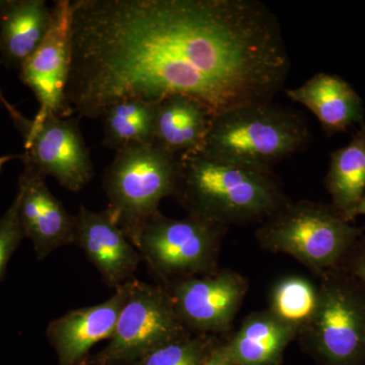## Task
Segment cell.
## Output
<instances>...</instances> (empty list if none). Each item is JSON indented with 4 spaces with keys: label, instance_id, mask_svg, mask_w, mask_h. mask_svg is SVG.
<instances>
[{
    "label": "cell",
    "instance_id": "5b68a950",
    "mask_svg": "<svg viewBox=\"0 0 365 365\" xmlns=\"http://www.w3.org/2000/svg\"><path fill=\"white\" fill-rule=\"evenodd\" d=\"M316 304L299 329L317 365H365V287L340 267L318 276Z\"/></svg>",
    "mask_w": 365,
    "mask_h": 365
},
{
    "label": "cell",
    "instance_id": "4fadbf2b",
    "mask_svg": "<svg viewBox=\"0 0 365 365\" xmlns=\"http://www.w3.org/2000/svg\"><path fill=\"white\" fill-rule=\"evenodd\" d=\"M74 220V244L85 252L106 284L117 289L134 278L143 257L107 211L95 212L81 205Z\"/></svg>",
    "mask_w": 365,
    "mask_h": 365
},
{
    "label": "cell",
    "instance_id": "ac0fdd59",
    "mask_svg": "<svg viewBox=\"0 0 365 365\" xmlns=\"http://www.w3.org/2000/svg\"><path fill=\"white\" fill-rule=\"evenodd\" d=\"M333 206L346 222L365 194V124L360 125L347 145L333 151L324 181Z\"/></svg>",
    "mask_w": 365,
    "mask_h": 365
},
{
    "label": "cell",
    "instance_id": "7402d4cb",
    "mask_svg": "<svg viewBox=\"0 0 365 365\" xmlns=\"http://www.w3.org/2000/svg\"><path fill=\"white\" fill-rule=\"evenodd\" d=\"M19 206L20 198L16 194L11 205L0 217V283L6 277L7 266L11 257L23 240L26 239L25 232L21 227Z\"/></svg>",
    "mask_w": 365,
    "mask_h": 365
},
{
    "label": "cell",
    "instance_id": "ba28073f",
    "mask_svg": "<svg viewBox=\"0 0 365 365\" xmlns=\"http://www.w3.org/2000/svg\"><path fill=\"white\" fill-rule=\"evenodd\" d=\"M2 105L23 136L24 168L54 178L71 192H79L90 184L95 172L78 117L51 115L37 122L24 116L7 101Z\"/></svg>",
    "mask_w": 365,
    "mask_h": 365
},
{
    "label": "cell",
    "instance_id": "52a82bcc",
    "mask_svg": "<svg viewBox=\"0 0 365 365\" xmlns=\"http://www.w3.org/2000/svg\"><path fill=\"white\" fill-rule=\"evenodd\" d=\"M187 334L167 288L133 278L112 337L85 364L129 365Z\"/></svg>",
    "mask_w": 365,
    "mask_h": 365
},
{
    "label": "cell",
    "instance_id": "5bb4252c",
    "mask_svg": "<svg viewBox=\"0 0 365 365\" xmlns=\"http://www.w3.org/2000/svg\"><path fill=\"white\" fill-rule=\"evenodd\" d=\"M292 102L309 110L328 136L364 124V106L357 91L345 79L319 72L306 83L285 91Z\"/></svg>",
    "mask_w": 365,
    "mask_h": 365
},
{
    "label": "cell",
    "instance_id": "7c38bea8",
    "mask_svg": "<svg viewBox=\"0 0 365 365\" xmlns=\"http://www.w3.org/2000/svg\"><path fill=\"white\" fill-rule=\"evenodd\" d=\"M46 178L24 168L16 194L20 198V218L26 239L33 244L38 260H44L55 250L76 242V220L56 198Z\"/></svg>",
    "mask_w": 365,
    "mask_h": 365
},
{
    "label": "cell",
    "instance_id": "8fae6325",
    "mask_svg": "<svg viewBox=\"0 0 365 365\" xmlns=\"http://www.w3.org/2000/svg\"><path fill=\"white\" fill-rule=\"evenodd\" d=\"M132 280L115 289L102 304L72 309L50 322L46 336L56 352L58 365L85 364L91 348L112 337Z\"/></svg>",
    "mask_w": 365,
    "mask_h": 365
},
{
    "label": "cell",
    "instance_id": "d4e9b609",
    "mask_svg": "<svg viewBox=\"0 0 365 365\" xmlns=\"http://www.w3.org/2000/svg\"><path fill=\"white\" fill-rule=\"evenodd\" d=\"M360 215H365V194L364 196L362 197L361 201H360L359 206H357V207L355 208V210L353 211L351 215L352 222L355 220V218L357 217V216Z\"/></svg>",
    "mask_w": 365,
    "mask_h": 365
},
{
    "label": "cell",
    "instance_id": "44dd1931",
    "mask_svg": "<svg viewBox=\"0 0 365 365\" xmlns=\"http://www.w3.org/2000/svg\"><path fill=\"white\" fill-rule=\"evenodd\" d=\"M222 338L187 334L129 365H204Z\"/></svg>",
    "mask_w": 365,
    "mask_h": 365
},
{
    "label": "cell",
    "instance_id": "3957f363",
    "mask_svg": "<svg viewBox=\"0 0 365 365\" xmlns=\"http://www.w3.org/2000/svg\"><path fill=\"white\" fill-rule=\"evenodd\" d=\"M364 232L346 222L331 204L299 200L266 218L255 237L262 249L292 257L318 277L339 266Z\"/></svg>",
    "mask_w": 365,
    "mask_h": 365
},
{
    "label": "cell",
    "instance_id": "7a4b0ae2",
    "mask_svg": "<svg viewBox=\"0 0 365 365\" xmlns=\"http://www.w3.org/2000/svg\"><path fill=\"white\" fill-rule=\"evenodd\" d=\"M311 130L299 113L267 103L245 106L212 118L199 153L220 162L272 170L306 150Z\"/></svg>",
    "mask_w": 365,
    "mask_h": 365
},
{
    "label": "cell",
    "instance_id": "6da1fadb",
    "mask_svg": "<svg viewBox=\"0 0 365 365\" xmlns=\"http://www.w3.org/2000/svg\"><path fill=\"white\" fill-rule=\"evenodd\" d=\"M174 197L187 215L225 227L264 222L290 201L273 170L220 162L202 153L180 157Z\"/></svg>",
    "mask_w": 365,
    "mask_h": 365
},
{
    "label": "cell",
    "instance_id": "cb8c5ba5",
    "mask_svg": "<svg viewBox=\"0 0 365 365\" xmlns=\"http://www.w3.org/2000/svg\"><path fill=\"white\" fill-rule=\"evenodd\" d=\"M222 341L223 339L220 340L204 365H240L230 359L223 351Z\"/></svg>",
    "mask_w": 365,
    "mask_h": 365
},
{
    "label": "cell",
    "instance_id": "603a6c76",
    "mask_svg": "<svg viewBox=\"0 0 365 365\" xmlns=\"http://www.w3.org/2000/svg\"><path fill=\"white\" fill-rule=\"evenodd\" d=\"M338 267L351 274L365 287V232L348 250Z\"/></svg>",
    "mask_w": 365,
    "mask_h": 365
},
{
    "label": "cell",
    "instance_id": "4316f807",
    "mask_svg": "<svg viewBox=\"0 0 365 365\" xmlns=\"http://www.w3.org/2000/svg\"><path fill=\"white\" fill-rule=\"evenodd\" d=\"M4 100H6V98L4 97V95H2L1 91H0V102H4Z\"/></svg>",
    "mask_w": 365,
    "mask_h": 365
},
{
    "label": "cell",
    "instance_id": "30bf717a",
    "mask_svg": "<svg viewBox=\"0 0 365 365\" xmlns=\"http://www.w3.org/2000/svg\"><path fill=\"white\" fill-rule=\"evenodd\" d=\"M71 0H58L52 7V21L44 40L21 66V83L33 91L39 110L34 121L46 117H71L66 102L71 67Z\"/></svg>",
    "mask_w": 365,
    "mask_h": 365
},
{
    "label": "cell",
    "instance_id": "9c48e42d",
    "mask_svg": "<svg viewBox=\"0 0 365 365\" xmlns=\"http://www.w3.org/2000/svg\"><path fill=\"white\" fill-rule=\"evenodd\" d=\"M189 333L222 337L232 328L249 290V281L232 269L217 268L204 275L163 285Z\"/></svg>",
    "mask_w": 365,
    "mask_h": 365
},
{
    "label": "cell",
    "instance_id": "ffe728a7",
    "mask_svg": "<svg viewBox=\"0 0 365 365\" xmlns=\"http://www.w3.org/2000/svg\"><path fill=\"white\" fill-rule=\"evenodd\" d=\"M317 294V284L304 276H287L274 285L268 309L299 331L313 313Z\"/></svg>",
    "mask_w": 365,
    "mask_h": 365
},
{
    "label": "cell",
    "instance_id": "277c9868",
    "mask_svg": "<svg viewBox=\"0 0 365 365\" xmlns=\"http://www.w3.org/2000/svg\"><path fill=\"white\" fill-rule=\"evenodd\" d=\"M179 168V157L148 143L117 150L106 169V211L134 246L145 223L160 211L163 199L174 197Z\"/></svg>",
    "mask_w": 365,
    "mask_h": 365
},
{
    "label": "cell",
    "instance_id": "9a60e30c",
    "mask_svg": "<svg viewBox=\"0 0 365 365\" xmlns=\"http://www.w3.org/2000/svg\"><path fill=\"white\" fill-rule=\"evenodd\" d=\"M299 335V328L262 309L248 314L237 332L223 339L222 348L240 365H280L287 346Z\"/></svg>",
    "mask_w": 365,
    "mask_h": 365
},
{
    "label": "cell",
    "instance_id": "d6986e66",
    "mask_svg": "<svg viewBox=\"0 0 365 365\" xmlns=\"http://www.w3.org/2000/svg\"><path fill=\"white\" fill-rule=\"evenodd\" d=\"M158 103L128 98L108 107L101 117L104 145L117 151L131 144L153 143Z\"/></svg>",
    "mask_w": 365,
    "mask_h": 365
},
{
    "label": "cell",
    "instance_id": "2e32d148",
    "mask_svg": "<svg viewBox=\"0 0 365 365\" xmlns=\"http://www.w3.org/2000/svg\"><path fill=\"white\" fill-rule=\"evenodd\" d=\"M52 9L44 0H0V62L19 69L49 31Z\"/></svg>",
    "mask_w": 365,
    "mask_h": 365
},
{
    "label": "cell",
    "instance_id": "484cf974",
    "mask_svg": "<svg viewBox=\"0 0 365 365\" xmlns=\"http://www.w3.org/2000/svg\"><path fill=\"white\" fill-rule=\"evenodd\" d=\"M14 158H21V155H2V157H0V172H1L2 168L6 163L14 160Z\"/></svg>",
    "mask_w": 365,
    "mask_h": 365
},
{
    "label": "cell",
    "instance_id": "8992f818",
    "mask_svg": "<svg viewBox=\"0 0 365 365\" xmlns=\"http://www.w3.org/2000/svg\"><path fill=\"white\" fill-rule=\"evenodd\" d=\"M227 230L225 225L196 216L173 220L158 211L144 225L136 248L165 285L220 268Z\"/></svg>",
    "mask_w": 365,
    "mask_h": 365
},
{
    "label": "cell",
    "instance_id": "e0dca14e",
    "mask_svg": "<svg viewBox=\"0 0 365 365\" xmlns=\"http://www.w3.org/2000/svg\"><path fill=\"white\" fill-rule=\"evenodd\" d=\"M212 115L200 103L184 95L158 101L153 143L176 157L199 153Z\"/></svg>",
    "mask_w": 365,
    "mask_h": 365
}]
</instances>
